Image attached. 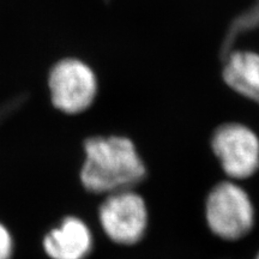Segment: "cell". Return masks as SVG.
I'll list each match as a JSON object with an SVG mask.
<instances>
[{
	"label": "cell",
	"instance_id": "6da1fadb",
	"mask_svg": "<svg viewBox=\"0 0 259 259\" xmlns=\"http://www.w3.org/2000/svg\"><path fill=\"white\" fill-rule=\"evenodd\" d=\"M82 148L79 179L89 192L111 194L132 190L147 177L134 142L124 136H89Z\"/></svg>",
	"mask_w": 259,
	"mask_h": 259
},
{
	"label": "cell",
	"instance_id": "7a4b0ae2",
	"mask_svg": "<svg viewBox=\"0 0 259 259\" xmlns=\"http://www.w3.org/2000/svg\"><path fill=\"white\" fill-rule=\"evenodd\" d=\"M205 220L210 231L220 239L240 240L253 228V204L241 186L233 181H222L206 197Z\"/></svg>",
	"mask_w": 259,
	"mask_h": 259
},
{
	"label": "cell",
	"instance_id": "3957f363",
	"mask_svg": "<svg viewBox=\"0 0 259 259\" xmlns=\"http://www.w3.org/2000/svg\"><path fill=\"white\" fill-rule=\"evenodd\" d=\"M48 88L54 108L65 114L78 115L95 102L99 80L88 64L76 58H66L51 69Z\"/></svg>",
	"mask_w": 259,
	"mask_h": 259
},
{
	"label": "cell",
	"instance_id": "277c9868",
	"mask_svg": "<svg viewBox=\"0 0 259 259\" xmlns=\"http://www.w3.org/2000/svg\"><path fill=\"white\" fill-rule=\"evenodd\" d=\"M99 220L109 240L124 246L136 245L148 228L147 204L132 190L111 193L100 206Z\"/></svg>",
	"mask_w": 259,
	"mask_h": 259
},
{
	"label": "cell",
	"instance_id": "5b68a950",
	"mask_svg": "<svg viewBox=\"0 0 259 259\" xmlns=\"http://www.w3.org/2000/svg\"><path fill=\"white\" fill-rule=\"evenodd\" d=\"M211 148L231 179H248L259 169V138L247 126L238 122L219 126L212 135Z\"/></svg>",
	"mask_w": 259,
	"mask_h": 259
},
{
	"label": "cell",
	"instance_id": "8992f818",
	"mask_svg": "<svg viewBox=\"0 0 259 259\" xmlns=\"http://www.w3.org/2000/svg\"><path fill=\"white\" fill-rule=\"evenodd\" d=\"M42 246L51 259H85L93 248V235L85 222L69 216L47 233Z\"/></svg>",
	"mask_w": 259,
	"mask_h": 259
},
{
	"label": "cell",
	"instance_id": "52a82bcc",
	"mask_svg": "<svg viewBox=\"0 0 259 259\" xmlns=\"http://www.w3.org/2000/svg\"><path fill=\"white\" fill-rule=\"evenodd\" d=\"M222 76L226 84L240 95L259 103V56L235 51L226 57Z\"/></svg>",
	"mask_w": 259,
	"mask_h": 259
},
{
	"label": "cell",
	"instance_id": "ba28073f",
	"mask_svg": "<svg viewBox=\"0 0 259 259\" xmlns=\"http://www.w3.org/2000/svg\"><path fill=\"white\" fill-rule=\"evenodd\" d=\"M258 25H259V3H257V4L253 6V9H252L251 11L245 12V14L240 16L236 21L233 22L228 34L226 35L225 44H223L222 46L223 59H226V57L231 53V48L239 35H241L242 32L250 30V29L258 27Z\"/></svg>",
	"mask_w": 259,
	"mask_h": 259
},
{
	"label": "cell",
	"instance_id": "9c48e42d",
	"mask_svg": "<svg viewBox=\"0 0 259 259\" xmlns=\"http://www.w3.org/2000/svg\"><path fill=\"white\" fill-rule=\"evenodd\" d=\"M12 238L9 229L0 223V259H11Z\"/></svg>",
	"mask_w": 259,
	"mask_h": 259
},
{
	"label": "cell",
	"instance_id": "30bf717a",
	"mask_svg": "<svg viewBox=\"0 0 259 259\" xmlns=\"http://www.w3.org/2000/svg\"><path fill=\"white\" fill-rule=\"evenodd\" d=\"M255 259H259V253L257 254V257H255Z\"/></svg>",
	"mask_w": 259,
	"mask_h": 259
}]
</instances>
